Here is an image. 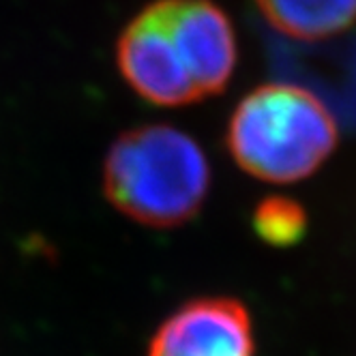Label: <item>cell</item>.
I'll return each instance as SVG.
<instances>
[{"instance_id": "3", "label": "cell", "mask_w": 356, "mask_h": 356, "mask_svg": "<svg viewBox=\"0 0 356 356\" xmlns=\"http://www.w3.org/2000/svg\"><path fill=\"white\" fill-rule=\"evenodd\" d=\"M116 65L122 80L152 106L181 108L200 101L157 0L122 29L116 41Z\"/></svg>"}, {"instance_id": "6", "label": "cell", "mask_w": 356, "mask_h": 356, "mask_svg": "<svg viewBox=\"0 0 356 356\" xmlns=\"http://www.w3.org/2000/svg\"><path fill=\"white\" fill-rule=\"evenodd\" d=\"M258 11L286 37L320 41L356 24V0H256Z\"/></svg>"}, {"instance_id": "4", "label": "cell", "mask_w": 356, "mask_h": 356, "mask_svg": "<svg viewBox=\"0 0 356 356\" xmlns=\"http://www.w3.org/2000/svg\"><path fill=\"white\" fill-rule=\"evenodd\" d=\"M157 5L200 99L223 92L238 60L230 15L213 0H157Z\"/></svg>"}, {"instance_id": "1", "label": "cell", "mask_w": 356, "mask_h": 356, "mask_svg": "<svg viewBox=\"0 0 356 356\" xmlns=\"http://www.w3.org/2000/svg\"><path fill=\"white\" fill-rule=\"evenodd\" d=\"M211 191V165L200 144L170 124H140L120 134L104 161L110 204L142 225L191 221Z\"/></svg>"}, {"instance_id": "2", "label": "cell", "mask_w": 356, "mask_h": 356, "mask_svg": "<svg viewBox=\"0 0 356 356\" xmlns=\"http://www.w3.org/2000/svg\"><path fill=\"white\" fill-rule=\"evenodd\" d=\"M339 142L333 114L294 84H264L241 99L225 129L236 165L268 183L312 176Z\"/></svg>"}, {"instance_id": "5", "label": "cell", "mask_w": 356, "mask_h": 356, "mask_svg": "<svg viewBox=\"0 0 356 356\" xmlns=\"http://www.w3.org/2000/svg\"><path fill=\"white\" fill-rule=\"evenodd\" d=\"M247 307L236 298H195L168 316L150 339L148 356H253Z\"/></svg>"}, {"instance_id": "7", "label": "cell", "mask_w": 356, "mask_h": 356, "mask_svg": "<svg viewBox=\"0 0 356 356\" xmlns=\"http://www.w3.org/2000/svg\"><path fill=\"white\" fill-rule=\"evenodd\" d=\"M307 211L288 195H268L253 211V232L270 247H292L307 234Z\"/></svg>"}]
</instances>
